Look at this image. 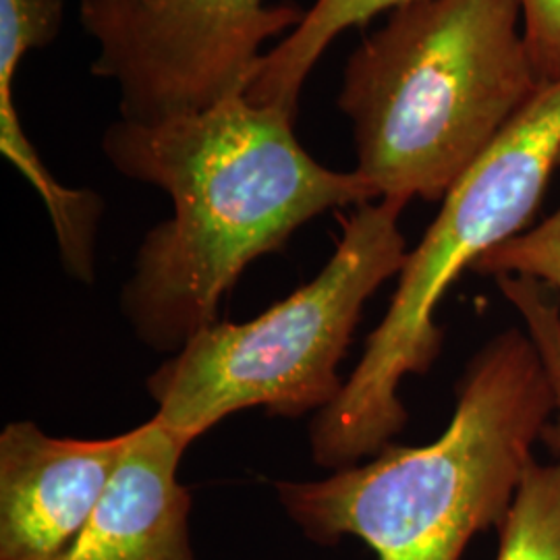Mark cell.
I'll use <instances>...</instances> for the list:
<instances>
[{"instance_id":"1","label":"cell","mask_w":560,"mask_h":560,"mask_svg":"<svg viewBox=\"0 0 560 560\" xmlns=\"http://www.w3.org/2000/svg\"><path fill=\"white\" fill-rule=\"evenodd\" d=\"M293 110L247 94L162 122H113L102 150L120 175L164 189L173 217L141 241L122 312L159 351L219 320L243 270L328 210L378 200L355 171L314 161Z\"/></svg>"},{"instance_id":"2","label":"cell","mask_w":560,"mask_h":560,"mask_svg":"<svg viewBox=\"0 0 560 560\" xmlns=\"http://www.w3.org/2000/svg\"><path fill=\"white\" fill-rule=\"evenodd\" d=\"M555 416L540 353L509 328L465 370L448 428L423 446H384L361 467L320 481H279L289 517L310 540L365 541L378 560H460L499 527Z\"/></svg>"},{"instance_id":"3","label":"cell","mask_w":560,"mask_h":560,"mask_svg":"<svg viewBox=\"0 0 560 560\" xmlns=\"http://www.w3.org/2000/svg\"><path fill=\"white\" fill-rule=\"evenodd\" d=\"M541 88L520 0L399 7L342 73L355 173L378 200H442Z\"/></svg>"},{"instance_id":"4","label":"cell","mask_w":560,"mask_h":560,"mask_svg":"<svg viewBox=\"0 0 560 560\" xmlns=\"http://www.w3.org/2000/svg\"><path fill=\"white\" fill-rule=\"evenodd\" d=\"M560 159V81L544 85L442 198L436 221L407 252L397 291L339 397L312 421V455L345 469L381 453L407 423L402 378L425 374L441 355L436 310L463 270L523 233Z\"/></svg>"},{"instance_id":"5","label":"cell","mask_w":560,"mask_h":560,"mask_svg":"<svg viewBox=\"0 0 560 560\" xmlns=\"http://www.w3.org/2000/svg\"><path fill=\"white\" fill-rule=\"evenodd\" d=\"M402 208L361 203L316 279L254 320L203 326L145 382L159 405L154 418L191 444L241 409L301 418L335 402L345 384L337 368L363 305L407 258Z\"/></svg>"},{"instance_id":"6","label":"cell","mask_w":560,"mask_h":560,"mask_svg":"<svg viewBox=\"0 0 560 560\" xmlns=\"http://www.w3.org/2000/svg\"><path fill=\"white\" fill-rule=\"evenodd\" d=\"M303 15L264 0H80L81 23L101 46L92 73L117 83L120 119L143 125L247 94L261 46Z\"/></svg>"},{"instance_id":"7","label":"cell","mask_w":560,"mask_h":560,"mask_svg":"<svg viewBox=\"0 0 560 560\" xmlns=\"http://www.w3.org/2000/svg\"><path fill=\"white\" fill-rule=\"evenodd\" d=\"M131 432L55 439L34 421L0 434V560H65L92 520Z\"/></svg>"},{"instance_id":"8","label":"cell","mask_w":560,"mask_h":560,"mask_svg":"<svg viewBox=\"0 0 560 560\" xmlns=\"http://www.w3.org/2000/svg\"><path fill=\"white\" fill-rule=\"evenodd\" d=\"M187 446L156 418L131 430L113 480L65 560H196L194 501L177 480Z\"/></svg>"},{"instance_id":"9","label":"cell","mask_w":560,"mask_h":560,"mask_svg":"<svg viewBox=\"0 0 560 560\" xmlns=\"http://www.w3.org/2000/svg\"><path fill=\"white\" fill-rule=\"evenodd\" d=\"M62 13L65 0H0V152L40 194L65 268L90 284L96 279V233L104 203L98 194L69 189L50 175L25 136L13 92L21 60L59 36Z\"/></svg>"},{"instance_id":"10","label":"cell","mask_w":560,"mask_h":560,"mask_svg":"<svg viewBox=\"0 0 560 560\" xmlns=\"http://www.w3.org/2000/svg\"><path fill=\"white\" fill-rule=\"evenodd\" d=\"M409 2L416 0H316L300 25L264 55L247 98L298 113L303 83L337 36Z\"/></svg>"},{"instance_id":"11","label":"cell","mask_w":560,"mask_h":560,"mask_svg":"<svg viewBox=\"0 0 560 560\" xmlns=\"http://www.w3.org/2000/svg\"><path fill=\"white\" fill-rule=\"evenodd\" d=\"M499 534L497 560H560V459L527 467Z\"/></svg>"},{"instance_id":"12","label":"cell","mask_w":560,"mask_h":560,"mask_svg":"<svg viewBox=\"0 0 560 560\" xmlns=\"http://www.w3.org/2000/svg\"><path fill=\"white\" fill-rule=\"evenodd\" d=\"M497 284L504 300L509 301L521 320L525 332L534 340L540 353L544 370L555 393V420L546 425L541 442L548 444L560 459V305L552 289L527 277H499Z\"/></svg>"},{"instance_id":"13","label":"cell","mask_w":560,"mask_h":560,"mask_svg":"<svg viewBox=\"0 0 560 560\" xmlns=\"http://www.w3.org/2000/svg\"><path fill=\"white\" fill-rule=\"evenodd\" d=\"M488 277H527L560 291V208L538 226L483 254L474 266Z\"/></svg>"},{"instance_id":"14","label":"cell","mask_w":560,"mask_h":560,"mask_svg":"<svg viewBox=\"0 0 560 560\" xmlns=\"http://www.w3.org/2000/svg\"><path fill=\"white\" fill-rule=\"evenodd\" d=\"M523 36L541 85L560 81V0H520Z\"/></svg>"},{"instance_id":"15","label":"cell","mask_w":560,"mask_h":560,"mask_svg":"<svg viewBox=\"0 0 560 560\" xmlns=\"http://www.w3.org/2000/svg\"><path fill=\"white\" fill-rule=\"evenodd\" d=\"M559 166H560V159H559Z\"/></svg>"}]
</instances>
